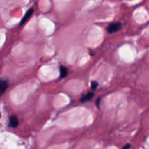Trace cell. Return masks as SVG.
Instances as JSON below:
<instances>
[{
  "instance_id": "10",
  "label": "cell",
  "mask_w": 149,
  "mask_h": 149,
  "mask_svg": "<svg viewBox=\"0 0 149 149\" xmlns=\"http://www.w3.org/2000/svg\"><path fill=\"white\" fill-rule=\"evenodd\" d=\"M0 116H1V113H0Z\"/></svg>"
},
{
  "instance_id": "6",
  "label": "cell",
  "mask_w": 149,
  "mask_h": 149,
  "mask_svg": "<svg viewBox=\"0 0 149 149\" xmlns=\"http://www.w3.org/2000/svg\"><path fill=\"white\" fill-rule=\"evenodd\" d=\"M67 74H68V69L65 68V66H61L60 68V76L61 78H64L66 77Z\"/></svg>"
},
{
  "instance_id": "4",
  "label": "cell",
  "mask_w": 149,
  "mask_h": 149,
  "mask_svg": "<svg viewBox=\"0 0 149 149\" xmlns=\"http://www.w3.org/2000/svg\"><path fill=\"white\" fill-rule=\"evenodd\" d=\"M7 88V82L5 80L0 79V96L4 94Z\"/></svg>"
},
{
  "instance_id": "5",
  "label": "cell",
  "mask_w": 149,
  "mask_h": 149,
  "mask_svg": "<svg viewBox=\"0 0 149 149\" xmlns=\"http://www.w3.org/2000/svg\"><path fill=\"white\" fill-rule=\"evenodd\" d=\"M93 97H94V93L90 92V93H87L86 95H84V97H81V102L82 103H86V102L90 101V100H91L93 98Z\"/></svg>"
},
{
  "instance_id": "3",
  "label": "cell",
  "mask_w": 149,
  "mask_h": 149,
  "mask_svg": "<svg viewBox=\"0 0 149 149\" xmlns=\"http://www.w3.org/2000/svg\"><path fill=\"white\" fill-rule=\"evenodd\" d=\"M18 119L16 116L13 115L10 118V126L13 128H15L18 126Z\"/></svg>"
},
{
  "instance_id": "9",
  "label": "cell",
  "mask_w": 149,
  "mask_h": 149,
  "mask_svg": "<svg viewBox=\"0 0 149 149\" xmlns=\"http://www.w3.org/2000/svg\"><path fill=\"white\" fill-rule=\"evenodd\" d=\"M100 98H99L98 100H97V102H96V103H97V106H99V105H100Z\"/></svg>"
},
{
  "instance_id": "2",
  "label": "cell",
  "mask_w": 149,
  "mask_h": 149,
  "mask_svg": "<svg viewBox=\"0 0 149 149\" xmlns=\"http://www.w3.org/2000/svg\"><path fill=\"white\" fill-rule=\"evenodd\" d=\"M33 13V9H30V10H28L27 13H26V14H25L24 17H23V19H22L21 21H20V26L23 25L25 23H26V22H27L28 20H29V19L30 18L31 16L32 15Z\"/></svg>"
},
{
  "instance_id": "1",
  "label": "cell",
  "mask_w": 149,
  "mask_h": 149,
  "mask_svg": "<svg viewBox=\"0 0 149 149\" xmlns=\"http://www.w3.org/2000/svg\"><path fill=\"white\" fill-rule=\"evenodd\" d=\"M122 29V23H113L110 24L108 27V31L110 33H115L119 31Z\"/></svg>"
},
{
  "instance_id": "7",
  "label": "cell",
  "mask_w": 149,
  "mask_h": 149,
  "mask_svg": "<svg viewBox=\"0 0 149 149\" xmlns=\"http://www.w3.org/2000/svg\"><path fill=\"white\" fill-rule=\"evenodd\" d=\"M98 87V82L96 81H93L91 83V89L92 90H96L97 87Z\"/></svg>"
},
{
  "instance_id": "8",
  "label": "cell",
  "mask_w": 149,
  "mask_h": 149,
  "mask_svg": "<svg viewBox=\"0 0 149 149\" xmlns=\"http://www.w3.org/2000/svg\"><path fill=\"white\" fill-rule=\"evenodd\" d=\"M131 148V146L130 144H127L125 147H124L123 149H130Z\"/></svg>"
}]
</instances>
